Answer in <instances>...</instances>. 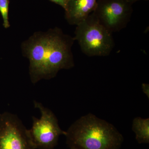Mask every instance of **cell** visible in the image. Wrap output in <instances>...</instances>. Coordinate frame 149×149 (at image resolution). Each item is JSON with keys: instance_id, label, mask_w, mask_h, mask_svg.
I'll list each match as a JSON object with an SVG mask.
<instances>
[{"instance_id": "cell-5", "label": "cell", "mask_w": 149, "mask_h": 149, "mask_svg": "<svg viewBox=\"0 0 149 149\" xmlns=\"http://www.w3.org/2000/svg\"><path fill=\"white\" fill-rule=\"evenodd\" d=\"M132 5L127 0H97L93 13L100 23L112 33L127 26L133 12Z\"/></svg>"}, {"instance_id": "cell-8", "label": "cell", "mask_w": 149, "mask_h": 149, "mask_svg": "<svg viewBox=\"0 0 149 149\" xmlns=\"http://www.w3.org/2000/svg\"><path fill=\"white\" fill-rule=\"evenodd\" d=\"M132 130L136 135V141L139 144L149 143V118H135L132 122Z\"/></svg>"}, {"instance_id": "cell-2", "label": "cell", "mask_w": 149, "mask_h": 149, "mask_svg": "<svg viewBox=\"0 0 149 149\" xmlns=\"http://www.w3.org/2000/svg\"><path fill=\"white\" fill-rule=\"evenodd\" d=\"M65 136L70 149H120L124 141L114 125L91 113L73 123Z\"/></svg>"}, {"instance_id": "cell-6", "label": "cell", "mask_w": 149, "mask_h": 149, "mask_svg": "<svg viewBox=\"0 0 149 149\" xmlns=\"http://www.w3.org/2000/svg\"><path fill=\"white\" fill-rule=\"evenodd\" d=\"M0 149H36L28 129L15 114L6 113L0 118Z\"/></svg>"}, {"instance_id": "cell-7", "label": "cell", "mask_w": 149, "mask_h": 149, "mask_svg": "<svg viewBox=\"0 0 149 149\" xmlns=\"http://www.w3.org/2000/svg\"><path fill=\"white\" fill-rule=\"evenodd\" d=\"M97 0H68L65 9V17L70 24L77 25L91 13Z\"/></svg>"}, {"instance_id": "cell-9", "label": "cell", "mask_w": 149, "mask_h": 149, "mask_svg": "<svg viewBox=\"0 0 149 149\" xmlns=\"http://www.w3.org/2000/svg\"><path fill=\"white\" fill-rule=\"evenodd\" d=\"M10 0H0V13L3 19V26L5 28L10 26L9 22V5Z\"/></svg>"}, {"instance_id": "cell-4", "label": "cell", "mask_w": 149, "mask_h": 149, "mask_svg": "<svg viewBox=\"0 0 149 149\" xmlns=\"http://www.w3.org/2000/svg\"><path fill=\"white\" fill-rule=\"evenodd\" d=\"M34 104L40 110L41 117H32V128L28 129L31 141L36 149H53L60 136H65L66 131L60 128L57 118L50 109L36 101Z\"/></svg>"}, {"instance_id": "cell-12", "label": "cell", "mask_w": 149, "mask_h": 149, "mask_svg": "<svg viewBox=\"0 0 149 149\" xmlns=\"http://www.w3.org/2000/svg\"><path fill=\"white\" fill-rule=\"evenodd\" d=\"M127 1L131 3V4H133V3L136 2L138 1H148V0H127Z\"/></svg>"}, {"instance_id": "cell-11", "label": "cell", "mask_w": 149, "mask_h": 149, "mask_svg": "<svg viewBox=\"0 0 149 149\" xmlns=\"http://www.w3.org/2000/svg\"><path fill=\"white\" fill-rule=\"evenodd\" d=\"M142 89L143 92L145 95L149 98V85L147 83H143L142 85Z\"/></svg>"}, {"instance_id": "cell-13", "label": "cell", "mask_w": 149, "mask_h": 149, "mask_svg": "<svg viewBox=\"0 0 149 149\" xmlns=\"http://www.w3.org/2000/svg\"></svg>"}, {"instance_id": "cell-10", "label": "cell", "mask_w": 149, "mask_h": 149, "mask_svg": "<svg viewBox=\"0 0 149 149\" xmlns=\"http://www.w3.org/2000/svg\"><path fill=\"white\" fill-rule=\"evenodd\" d=\"M61 6L65 10L66 9L68 0H49Z\"/></svg>"}, {"instance_id": "cell-3", "label": "cell", "mask_w": 149, "mask_h": 149, "mask_svg": "<svg viewBox=\"0 0 149 149\" xmlns=\"http://www.w3.org/2000/svg\"><path fill=\"white\" fill-rule=\"evenodd\" d=\"M74 39L88 56H106L114 48L112 33L100 23L93 13L76 25Z\"/></svg>"}, {"instance_id": "cell-1", "label": "cell", "mask_w": 149, "mask_h": 149, "mask_svg": "<svg viewBox=\"0 0 149 149\" xmlns=\"http://www.w3.org/2000/svg\"><path fill=\"white\" fill-rule=\"evenodd\" d=\"M73 37L58 28L36 32L22 45L24 56L29 59V73L33 84L55 77L59 71L74 66L71 48Z\"/></svg>"}]
</instances>
